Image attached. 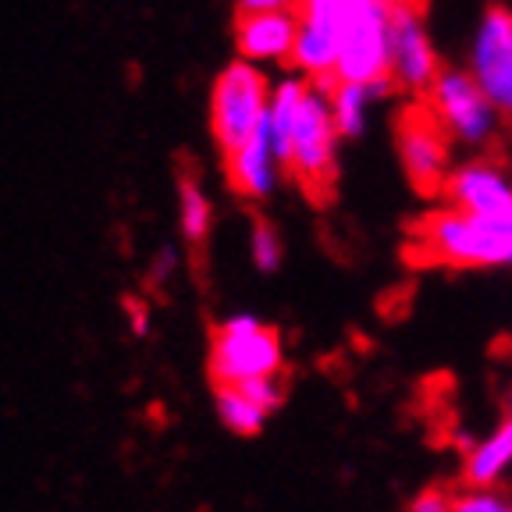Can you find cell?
<instances>
[{
  "instance_id": "16",
  "label": "cell",
  "mask_w": 512,
  "mask_h": 512,
  "mask_svg": "<svg viewBox=\"0 0 512 512\" xmlns=\"http://www.w3.org/2000/svg\"><path fill=\"white\" fill-rule=\"evenodd\" d=\"M214 409H217V420L224 424V431L242 434V438H253L267 424L264 409L256 406L253 399H246L239 388H214Z\"/></svg>"
},
{
  "instance_id": "23",
  "label": "cell",
  "mask_w": 512,
  "mask_h": 512,
  "mask_svg": "<svg viewBox=\"0 0 512 512\" xmlns=\"http://www.w3.org/2000/svg\"><path fill=\"white\" fill-rule=\"evenodd\" d=\"M171 271H175V253H171V249H160L157 260H153V267H150V281L153 285H160Z\"/></svg>"
},
{
  "instance_id": "3",
  "label": "cell",
  "mask_w": 512,
  "mask_h": 512,
  "mask_svg": "<svg viewBox=\"0 0 512 512\" xmlns=\"http://www.w3.org/2000/svg\"><path fill=\"white\" fill-rule=\"evenodd\" d=\"M338 128L331 118L328 89L306 86L303 104L296 114V128H292V153H288V175L296 178L299 189L313 200H324L335 189L338 178Z\"/></svg>"
},
{
  "instance_id": "12",
  "label": "cell",
  "mask_w": 512,
  "mask_h": 512,
  "mask_svg": "<svg viewBox=\"0 0 512 512\" xmlns=\"http://www.w3.org/2000/svg\"><path fill=\"white\" fill-rule=\"evenodd\" d=\"M224 168H228V185H232L239 196H249V200H264V196H271V192L278 189L281 160H278V153H274L267 121L256 128L239 150L224 157Z\"/></svg>"
},
{
  "instance_id": "9",
  "label": "cell",
  "mask_w": 512,
  "mask_h": 512,
  "mask_svg": "<svg viewBox=\"0 0 512 512\" xmlns=\"http://www.w3.org/2000/svg\"><path fill=\"white\" fill-rule=\"evenodd\" d=\"M392 15V82L427 96L441 75V57L424 29V8H388Z\"/></svg>"
},
{
  "instance_id": "6",
  "label": "cell",
  "mask_w": 512,
  "mask_h": 512,
  "mask_svg": "<svg viewBox=\"0 0 512 512\" xmlns=\"http://www.w3.org/2000/svg\"><path fill=\"white\" fill-rule=\"evenodd\" d=\"M448 132L434 111L424 104H409L399 111L395 121V146L406 178L416 192L424 196H441L448 175H452V160H448Z\"/></svg>"
},
{
  "instance_id": "11",
  "label": "cell",
  "mask_w": 512,
  "mask_h": 512,
  "mask_svg": "<svg viewBox=\"0 0 512 512\" xmlns=\"http://www.w3.org/2000/svg\"><path fill=\"white\" fill-rule=\"evenodd\" d=\"M299 36L296 11H267V15H235V47L239 61H292Z\"/></svg>"
},
{
  "instance_id": "2",
  "label": "cell",
  "mask_w": 512,
  "mask_h": 512,
  "mask_svg": "<svg viewBox=\"0 0 512 512\" xmlns=\"http://www.w3.org/2000/svg\"><path fill=\"white\" fill-rule=\"evenodd\" d=\"M285 367L281 335L253 313L221 320L210 345V377L217 388H239L256 377H278Z\"/></svg>"
},
{
  "instance_id": "24",
  "label": "cell",
  "mask_w": 512,
  "mask_h": 512,
  "mask_svg": "<svg viewBox=\"0 0 512 512\" xmlns=\"http://www.w3.org/2000/svg\"><path fill=\"white\" fill-rule=\"evenodd\" d=\"M384 8H424V0H381Z\"/></svg>"
},
{
  "instance_id": "5",
  "label": "cell",
  "mask_w": 512,
  "mask_h": 512,
  "mask_svg": "<svg viewBox=\"0 0 512 512\" xmlns=\"http://www.w3.org/2000/svg\"><path fill=\"white\" fill-rule=\"evenodd\" d=\"M335 82H392V15L381 0H352Z\"/></svg>"
},
{
  "instance_id": "13",
  "label": "cell",
  "mask_w": 512,
  "mask_h": 512,
  "mask_svg": "<svg viewBox=\"0 0 512 512\" xmlns=\"http://www.w3.org/2000/svg\"><path fill=\"white\" fill-rule=\"evenodd\" d=\"M509 470H512V416H505L488 438H480L466 452L463 480L466 488H495Z\"/></svg>"
},
{
  "instance_id": "19",
  "label": "cell",
  "mask_w": 512,
  "mask_h": 512,
  "mask_svg": "<svg viewBox=\"0 0 512 512\" xmlns=\"http://www.w3.org/2000/svg\"><path fill=\"white\" fill-rule=\"evenodd\" d=\"M239 392L246 395V399H253L267 416H271L274 409H281V402H285V384H281V377H256V381L239 384Z\"/></svg>"
},
{
  "instance_id": "15",
  "label": "cell",
  "mask_w": 512,
  "mask_h": 512,
  "mask_svg": "<svg viewBox=\"0 0 512 512\" xmlns=\"http://www.w3.org/2000/svg\"><path fill=\"white\" fill-rule=\"evenodd\" d=\"M178 217H182V235L189 246H203L214 224V210H210L207 192H203L200 178L185 171L178 178Z\"/></svg>"
},
{
  "instance_id": "14",
  "label": "cell",
  "mask_w": 512,
  "mask_h": 512,
  "mask_svg": "<svg viewBox=\"0 0 512 512\" xmlns=\"http://www.w3.org/2000/svg\"><path fill=\"white\" fill-rule=\"evenodd\" d=\"M392 93V82H377V86H363V82H335L328 86V104L331 118H335L338 136L356 139L367 128V111L377 96Z\"/></svg>"
},
{
  "instance_id": "18",
  "label": "cell",
  "mask_w": 512,
  "mask_h": 512,
  "mask_svg": "<svg viewBox=\"0 0 512 512\" xmlns=\"http://www.w3.org/2000/svg\"><path fill=\"white\" fill-rule=\"evenodd\" d=\"M452 512H512V498L495 488H463L452 495Z\"/></svg>"
},
{
  "instance_id": "17",
  "label": "cell",
  "mask_w": 512,
  "mask_h": 512,
  "mask_svg": "<svg viewBox=\"0 0 512 512\" xmlns=\"http://www.w3.org/2000/svg\"><path fill=\"white\" fill-rule=\"evenodd\" d=\"M249 256H253V267L260 274H274L281 267V256H285V246H281V235L271 221H253V232H249Z\"/></svg>"
},
{
  "instance_id": "7",
  "label": "cell",
  "mask_w": 512,
  "mask_h": 512,
  "mask_svg": "<svg viewBox=\"0 0 512 512\" xmlns=\"http://www.w3.org/2000/svg\"><path fill=\"white\" fill-rule=\"evenodd\" d=\"M427 107H431L434 118L445 125V132L456 139V143L488 146L491 139H495L498 111L491 107L484 89L473 82L470 72L441 68L438 82H434L431 93H427Z\"/></svg>"
},
{
  "instance_id": "1",
  "label": "cell",
  "mask_w": 512,
  "mask_h": 512,
  "mask_svg": "<svg viewBox=\"0 0 512 512\" xmlns=\"http://www.w3.org/2000/svg\"><path fill=\"white\" fill-rule=\"evenodd\" d=\"M413 253L424 264L480 271V267H512V239H505L491 217H473L441 207L416 221Z\"/></svg>"
},
{
  "instance_id": "21",
  "label": "cell",
  "mask_w": 512,
  "mask_h": 512,
  "mask_svg": "<svg viewBox=\"0 0 512 512\" xmlns=\"http://www.w3.org/2000/svg\"><path fill=\"white\" fill-rule=\"evenodd\" d=\"M303 0H239V15H267V11H296Z\"/></svg>"
},
{
  "instance_id": "8",
  "label": "cell",
  "mask_w": 512,
  "mask_h": 512,
  "mask_svg": "<svg viewBox=\"0 0 512 512\" xmlns=\"http://www.w3.org/2000/svg\"><path fill=\"white\" fill-rule=\"evenodd\" d=\"M470 75L484 89L498 118L512 121V11L502 0H491L480 15L470 47Z\"/></svg>"
},
{
  "instance_id": "10",
  "label": "cell",
  "mask_w": 512,
  "mask_h": 512,
  "mask_svg": "<svg viewBox=\"0 0 512 512\" xmlns=\"http://www.w3.org/2000/svg\"><path fill=\"white\" fill-rule=\"evenodd\" d=\"M441 196L452 210L473 217H498L512 207V175L491 157L466 160L463 168H452Z\"/></svg>"
},
{
  "instance_id": "20",
  "label": "cell",
  "mask_w": 512,
  "mask_h": 512,
  "mask_svg": "<svg viewBox=\"0 0 512 512\" xmlns=\"http://www.w3.org/2000/svg\"><path fill=\"white\" fill-rule=\"evenodd\" d=\"M413 512H452V491L427 488L424 495H416Z\"/></svg>"
},
{
  "instance_id": "25",
  "label": "cell",
  "mask_w": 512,
  "mask_h": 512,
  "mask_svg": "<svg viewBox=\"0 0 512 512\" xmlns=\"http://www.w3.org/2000/svg\"><path fill=\"white\" fill-rule=\"evenodd\" d=\"M505 409H509L505 416H512V384H509V392H505Z\"/></svg>"
},
{
  "instance_id": "4",
  "label": "cell",
  "mask_w": 512,
  "mask_h": 512,
  "mask_svg": "<svg viewBox=\"0 0 512 512\" xmlns=\"http://www.w3.org/2000/svg\"><path fill=\"white\" fill-rule=\"evenodd\" d=\"M271 93L274 89L267 86V75L249 61H232L217 75L210 93V128L224 157L239 150L267 121Z\"/></svg>"
},
{
  "instance_id": "22",
  "label": "cell",
  "mask_w": 512,
  "mask_h": 512,
  "mask_svg": "<svg viewBox=\"0 0 512 512\" xmlns=\"http://www.w3.org/2000/svg\"><path fill=\"white\" fill-rule=\"evenodd\" d=\"M125 313H128V324H132V331L143 338L146 331H150V313H146V306L136 303V299H125Z\"/></svg>"
}]
</instances>
